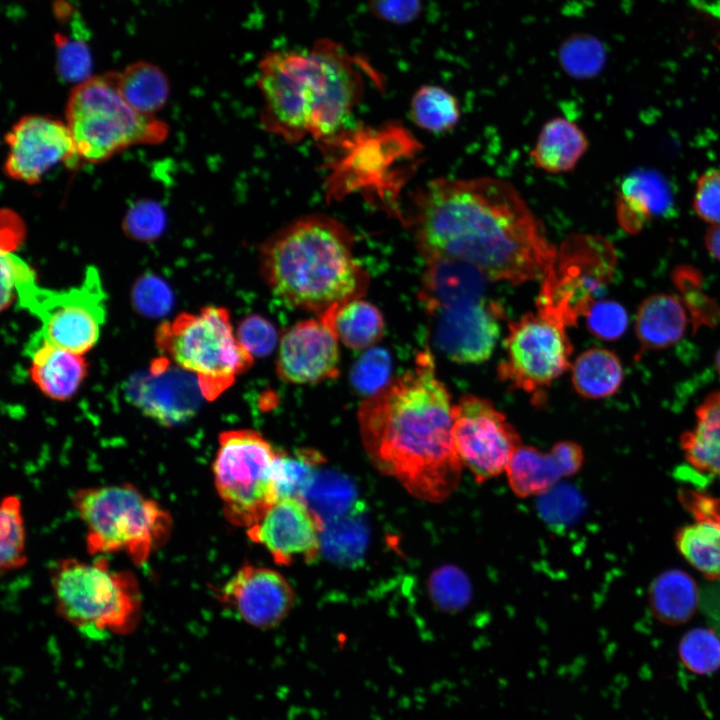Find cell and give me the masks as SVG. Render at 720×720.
I'll return each mask as SVG.
<instances>
[{"label": "cell", "mask_w": 720, "mask_h": 720, "mask_svg": "<svg viewBox=\"0 0 720 720\" xmlns=\"http://www.w3.org/2000/svg\"><path fill=\"white\" fill-rule=\"evenodd\" d=\"M369 70L361 57L329 38L301 51L267 52L256 76L262 126L289 143L336 136L360 103Z\"/></svg>", "instance_id": "obj_3"}, {"label": "cell", "mask_w": 720, "mask_h": 720, "mask_svg": "<svg viewBox=\"0 0 720 720\" xmlns=\"http://www.w3.org/2000/svg\"><path fill=\"white\" fill-rule=\"evenodd\" d=\"M351 484L343 477L333 473L318 472L313 483L303 496V500L324 522L344 515L352 504Z\"/></svg>", "instance_id": "obj_33"}, {"label": "cell", "mask_w": 720, "mask_h": 720, "mask_svg": "<svg viewBox=\"0 0 720 720\" xmlns=\"http://www.w3.org/2000/svg\"><path fill=\"white\" fill-rule=\"evenodd\" d=\"M236 337L252 356L263 357L275 348L278 334L269 320L258 314H251L239 323Z\"/></svg>", "instance_id": "obj_43"}, {"label": "cell", "mask_w": 720, "mask_h": 720, "mask_svg": "<svg viewBox=\"0 0 720 720\" xmlns=\"http://www.w3.org/2000/svg\"><path fill=\"white\" fill-rule=\"evenodd\" d=\"M623 377L620 359L604 348L582 352L572 365L573 386L586 399L611 396L621 386Z\"/></svg>", "instance_id": "obj_29"}, {"label": "cell", "mask_w": 720, "mask_h": 720, "mask_svg": "<svg viewBox=\"0 0 720 720\" xmlns=\"http://www.w3.org/2000/svg\"><path fill=\"white\" fill-rule=\"evenodd\" d=\"M370 12L378 19L392 24H407L420 13L421 0H368Z\"/></svg>", "instance_id": "obj_45"}, {"label": "cell", "mask_w": 720, "mask_h": 720, "mask_svg": "<svg viewBox=\"0 0 720 720\" xmlns=\"http://www.w3.org/2000/svg\"><path fill=\"white\" fill-rule=\"evenodd\" d=\"M338 338L321 318L296 323L280 341L276 370L285 381L313 384L339 373Z\"/></svg>", "instance_id": "obj_19"}, {"label": "cell", "mask_w": 720, "mask_h": 720, "mask_svg": "<svg viewBox=\"0 0 720 720\" xmlns=\"http://www.w3.org/2000/svg\"><path fill=\"white\" fill-rule=\"evenodd\" d=\"M452 436L457 454L478 483L499 476L521 446L506 416L491 401L475 395L461 397L452 407Z\"/></svg>", "instance_id": "obj_13"}, {"label": "cell", "mask_w": 720, "mask_h": 720, "mask_svg": "<svg viewBox=\"0 0 720 720\" xmlns=\"http://www.w3.org/2000/svg\"><path fill=\"white\" fill-rule=\"evenodd\" d=\"M72 503L86 527L90 554L123 552L140 566L172 529L169 512L128 483L79 489Z\"/></svg>", "instance_id": "obj_6"}, {"label": "cell", "mask_w": 720, "mask_h": 720, "mask_svg": "<svg viewBox=\"0 0 720 720\" xmlns=\"http://www.w3.org/2000/svg\"><path fill=\"white\" fill-rule=\"evenodd\" d=\"M560 62L569 75L578 79L589 78L601 70L604 53L597 41L575 37L562 46Z\"/></svg>", "instance_id": "obj_38"}, {"label": "cell", "mask_w": 720, "mask_h": 720, "mask_svg": "<svg viewBox=\"0 0 720 720\" xmlns=\"http://www.w3.org/2000/svg\"><path fill=\"white\" fill-rule=\"evenodd\" d=\"M498 378L514 389L541 392L570 366L572 344L565 327L537 312L510 322Z\"/></svg>", "instance_id": "obj_12"}, {"label": "cell", "mask_w": 720, "mask_h": 720, "mask_svg": "<svg viewBox=\"0 0 720 720\" xmlns=\"http://www.w3.org/2000/svg\"><path fill=\"white\" fill-rule=\"evenodd\" d=\"M588 147L583 131L573 122L557 117L542 127L530 152L535 167L548 173L574 169Z\"/></svg>", "instance_id": "obj_24"}, {"label": "cell", "mask_w": 720, "mask_h": 720, "mask_svg": "<svg viewBox=\"0 0 720 720\" xmlns=\"http://www.w3.org/2000/svg\"><path fill=\"white\" fill-rule=\"evenodd\" d=\"M705 245L709 253L720 262V223L711 225L707 230Z\"/></svg>", "instance_id": "obj_46"}, {"label": "cell", "mask_w": 720, "mask_h": 720, "mask_svg": "<svg viewBox=\"0 0 720 720\" xmlns=\"http://www.w3.org/2000/svg\"><path fill=\"white\" fill-rule=\"evenodd\" d=\"M118 87L134 110L148 116H155L165 106L170 93L165 73L147 61L134 62L119 72Z\"/></svg>", "instance_id": "obj_30"}, {"label": "cell", "mask_w": 720, "mask_h": 720, "mask_svg": "<svg viewBox=\"0 0 720 720\" xmlns=\"http://www.w3.org/2000/svg\"><path fill=\"white\" fill-rule=\"evenodd\" d=\"M166 222V213L158 202L138 200L127 210L122 229L133 240L152 242L162 235Z\"/></svg>", "instance_id": "obj_37"}, {"label": "cell", "mask_w": 720, "mask_h": 720, "mask_svg": "<svg viewBox=\"0 0 720 720\" xmlns=\"http://www.w3.org/2000/svg\"><path fill=\"white\" fill-rule=\"evenodd\" d=\"M8 281L20 304L41 321V335L50 343L82 355L96 344L105 321V293L97 271L69 290L40 288L32 269L19 257L8 264Z\"/></svg>", "instance_id": "obj_9"}, {"label": "cell", "mask_w": 720, "mask_h": 720, "mask_svg": "<svg viewBox=\"0 0 720 720\" xmlns=\"http://www.w3.org/2000/svg\"><path fill=\"white\" fill-rule=\"evenodd\" d=\"M688 463L720 475V391L711 393L696 410V425L680 438Z\"/></svg>", "instance_id": "obj_27"}, {"label": "cell", "mask_w": 720, "mask_h": 720, "mask_svg": "<svg viewBox=\"0 0 720 720\" xmlns=\"http://www.w3.org/2000/svg\"><path fill=\"white\" fill-rule=\"evenodd\" d=\"M156 344L166 357L197 377L204 398L210 401L226 391L254 360L239 343L229 313L221 307L182 313L161 324Z\"/></svg>", "instance_id": "obj_8"}, {"label": "cell", "mask_w": 720, "mask_h": 720, "mask_svg": "<svg viewBox=\"0 0 720 720\" xmlns=\"http://www.w3.org/2000/svg\"><path fill=\"white\" fill-rule=\"evenodd\" d=\"M132 296L137 310L150 317L165 315L173 303V295L168 285L153 274H146L138 279Z\"/></svg>", "instance_id": "obj_42"}, {"label": "cell", "mask_w": 720, "mask_h": 720, "mask_svg": "<svg viewBox=\"0 0 720 720\" xmlns=\"http://www.w3.org/2000/svg\"><path fill=\"white\" fill-rule=\"evenodd\" d=\"M697 584L686 572L669 569L658 575L649 589V605L655 618L667 625H681L696 612Z\"/></svg>", "instance_id": "obj_28"}, {"label": "cell", "mask_w": 720, "mask_h": 720, "mask_svg": "<svg viewBox=\"0 0 720 720\" xmlns=\"http://www.w3.org/2000/svg\"><path fill=\"white\" fill-rule=\"evenodd\" d=\"M613 264V250L606 241L597 236L570 234L556 247L541 279L537 312L564 327L575 326L610 280Z\"/></svg>", "instance_id": "obj_11"}, {"label": "cell", "mask_w": 720, "mask_h": 720, "mask_svg": "<svg viewBox=\"0 0 720 720\" xmlns=\"http://www.w3.org/2000/svg\"><path fill=\"white\" fill-rule=\"evenodd\" d=\"M127 399L146 416L172 426L185 422L204 398L197 377L163 356L126 384Z\"/></svg>", "instance_id": "obj_16"}, {"label": "cell", "mask_w": 720, "mask_h": 720, "mask_svg": "<svg viewBox=\"0 0 720 720\" xmlns=\"http://www.w3.org/2000/svg\"><path fill=\"white\" fill-rule=\"evenodd\" d=\"M586 318L589 331L602 340L618 339L628 327V315L625 308L611 300L595 301L587 312Z\"/></svg>", "instance_id": "obj_41"}, {"label": "cell", "mask_w": 720, "mask_h": 720, "mask_svg": "<svg viewBox=\"0 0 720 720\" xmlns=\"http://www.w3.org/2000/svg\"><path fill=\"white\" fill-rule=\"evenodd\" d=\"M414 123L427 131L442 133L453 129L459 121L457 99L444 88L423 85L416 90L410 103Z\"/></svg>", "instance_id": "obj_31"}, {"label": "cell", "mask_w": 720, "mask_h": 720, "mask_svg": "<svg viewBox=\"0 0 720 720\" xmlns=\"http://www.w3.org/2000/svg\"><path fill=\"white\" fill-rule=\"evenodd\" d=\"M350 231L336 219L312 214L281 227L263 243L260 267L271 290L289 304L319 315L360 298L368 276L353 253Z\"/></svg>", "instance_id": "obj_4"}, {"label": "cell", "mask_w": 720, "mask_h": 720, "mask_svg": "<svg viewBox=\"0 0 720 720\" xmlns=\"http://www.w3.org/2000/svg\"><path fill=\"white\" fill-rule=\"evenodd\" d=\"M218 597L244 622L260 629L277 626L295 602L293 588L280 573L252 564L239 568Z\"/></svg>", "instance_id": "obj_18"}, {"label": "cell", "mask_w": 720, "mask_h": 720, "mask_svg": "<svg viewBox=\"0 0 720 720\" xmlns=\"http://www.w3.org/2000/svg\"><path fill=\"white\" fill-rule=\"evenodd\" d=\"M583 459L582 447L572 441L557 442L545 453L535 447L521 445L512 454L505 472L516 496H539L562 478L577 473Z\"/></svg>", "instance_id": "obj_20"}, {"label": "cell", "mask_w": 720, "mask_h": 720, "mask_svg": "<svg viewBox=\"0 0 720 720\" xmlns=\"http://www.w3.org/2000/svg\"><path fill=\"white\" fill-rule=\"evenodd\" d=\"M411 225L426 261H461L513 285L542 279L556 252L519 192L498 178L429 181L414 197Z\"/></svg>", "instance_id": "obj_1"}, {"label": "cell", "mask_w": 720, "mask_h": 720, "mask_svg": "<svg viewBox=\"0 0 720 720\" xmlns=\"http://www.w3.org/2000/svg\"><path fill=\"white\" fill-rule=\"evenodd\" d=\"M679 499L693 522L678 530L677 548L706 578L720 581V499L690 489L681 490Z\"/></svg>", "instance_id": "obj_21"}, {"label": "cell", "mask_w": 720, "mask_h": 720, "mask_svg": "<svg viewBox=\"0 0 720 720\" xmlns=\"http://www.w3.org/2000/svg\"><path fill=\"white\" fill-rule=\"evenodd\" d=\"M679 656L692 673L708 675L720 668V638L707 628H693L681 639Z\"/></svg>", "instance_id": "obj_35"}, {"label": "cell", "mask_w": 720, "mask_h": 720, "mask_svg": "<svg viewBox=\"0 0 720 720\" xmlns=\"http://www.w3.org/2000/svg\"><path fill=\"white\" fill-rule=\"evenodd\" d=\"M693 208L699 218L713 224L720 223V170L703 173L696 182Z\"/></svg>", "instance_id": "obj_44"}, {"label": "cell", "mask_w": 720, "mask_h": 720, "mask_svg": "<svg viewBox=\"0 0 720 720\" xmlns=\"http://www.w3.org/2000/svg\"><path fill=\"white\" fill-rule=\"evenodd\" d=\"M5 174L26 184L39 183L54 167L80 163L66 122L46 115H26L5 135Z\"/></svg>", "instance_id": "obj_15"}, {"label": "cell", "mask_w": 720, "mask_h": 720, "mask_svg": "<svg viewBox=\"0 0 720 720\" xmlns=\"http://www.w3.org/2000/svg\"><path fill=\"white\" fill-rule=\"evenodd\" d=\"M346 347L371 348L383 336L384 318L372 303L353 298L336 304L319 315Z\"/></svg>", "instance_id": "obj_26"}, {"label": "cell", "mask_w": 720, "mask_h": 720, "mask_svg": "<svg viewBox=\"0 0 720 720\" xmlns=\"http://www.w3.org/2000/svg\"><path fill=\"white\" fill-rule=\"evenodd\" d=\"M391 368V357L387 351L369 348L352 368V383L358 391L370 396L389 383Z\"/></svg>", "instance_id": "obj_39"}, {"label": "cell", "mask_w": 720, "mask_h": 720, "mask_svg": "<svg viewBox=\"0 0 720 720\" xmlns=\"http://www.w3.org/2000/svg\"><path fill=\"white\" fill-rule=\"evenodd\" d=\"M688 317L681 301L669 294L646 298L637 311L635 330L641 351L666 348L684 335Z\"/></svg>", "instance_id": "obj_23"}, {"label": "cell", "mask_w": 720, "mask_h": 720, "mask_svg": "<svg viewBox=\"0 0 720 720\" xmlns=\"http://www.w3.org/2000/svg\"><path fill=\"white\" fill-rule=\"evenodd\" d=\"M618 216L626 226L633 221L639 223L653 216H663L673 206L672 190L666 179L653 170H635L626 176L621 184L618 201Z\"/></svg>", "instance_id": "obj_25"}, {"label": "cell", "mask_w": 720, "mask_h": 720, "mask_svg": "<svg viewBox=\"0 0 720 720\" xmlns=\"http://www.w3.org/2000/svg\"><path fill=\"white\" fill-rule=\"evenodd\" d=\"M434 346L449 360L478 364L492 354L503 309L486 295L464 297L426 311Z\"/></svg>", "instance_id": "obj_14"}, {"label": "cell", "mask_w": 720, "mask_h": 720, "mask_svg": "<svg viewBox=\"0 0 720 720\" xmlns=\"http://www.w3.org/2000/svg\"><path fill=\"white\" fill-rule=\"evenodd\" d=\"M323 457L312 449H300L294 453L278 451L274 479L281 498H303L313 483Z\"/></svg>", "instance_id": "obj_32"}, {"label": "cell", "mask_w": 720, "mask_h": 720, "mask_svg": "<svg viewBox=\"0 0 720 720\" xmlns=\"http://www.w3.org/2000/svg\"><path fill=\"white\" fill-rule=\"evenodd\" d=\"M715 366H716V369H717V371H718V373H719V375H720V348H719V350L717 351V353H716V355H715Z\"/></svg>", "instance_id": "obj_47"}, {"label": "cell", "mask_w": 720, "mask_h": 720, "mask_svg": "<svg viewBox=\"0 0 720 720\" xmlns=\"http://www.w3.org/2000/svg\"><path fill=\"white\" fill-rule=\"evenodd\" d=\"M325 524L301 498H281L264 517L247 529L249 539L262 545L280 565L310 562L322 549Z\"/></svg>", "instance_id": "obj_17"}, {"label": "cell", "mask_w": 720, "mask_h": 720, "mask_svg": "<svg viewBox=\"0 0 720 720\" xmlns=\"http://www.w3.org/2000/svg\"><path fill=\"white\" fill-rule=\"evenodd\" d=\"M1 571L10 572L23 567L27 562L25 554V527L18 497L3 498L0 510Z\"/></svg>", "instance_id": "obj_34"}, {"label": "cell", "mask_w": 720, "mask_h": 720, "mask_svg": "<svg viewBox=\"0 0 720 720\" xmlns=\"http://www.w3.org/2000/svg\"><path fill=\"white\" fill-rule=\"evenodd\" d=\"M56 610L90 637L132 630L141 612L136 577L117 571L105 558L58 561L51 571Z\"/></svg>", "instance_id": "obj_7"}, {"label": "cell", "mask_w": 720, "mask_h": 720, "mask_svg": "<svg viewBox=\"0 0 720 720\" xmlns=\"http://www.w3.org/2000/svg\"><path fill=\"white\" fill-rule=\"evenodd\" d=\"M277 454L255 430L236 429L219 435L214 483L224 516L232 525L252 527L278 500L274 479Z\"/></svg>", "instance_id": "obj_10"}, {"label": "cell", "mask_w": 720, "mask_h": 720, "mask_svg": "<svg viewBox=\"0 0 720 720\" xmlns=\"http://www.w3.org/2000/svg\"><path fill=\"white\" fill-rule=\"evenodd\" d=\"M335 521L326 534L322 533V547L335 558H353L359 555L364 543V528L351 516Z\"/></svg>", "instance_id": "obj_40"}, {"label": "cell", "mask_w": 720, "mask_h": 720, "mask_svg": "<svg viewBox=\"0 0 720 720\" xmlns=\"http://www.w3.org/2000/svg\"><path fill=\"white\" fill-rule=\"evenodd\" d=\"M56 48V72L68 83L79 84L90 78L92 57L88 45L62 33L54 34Z\"/></svg>", "instance_id": "obj_36"}, {"label": "cell", "mask_w": 720, "mask_h": 720, "mask_svg": "<svg viewBox=\"0 0 720 720\" xmlns=\"http://www.w3.org/2000/svg\"><path fill=\"white\" fill-rule=\"evenodd\" d=\"M119 72L92 75L74 85L65 109L66 123L81 161L97 164L140 144H158L168 125L134 110L118 87Z\"/></svg>", "instance_id": "obj_5"}, {"label": "cell", "mask_w": 720, "mask_h": 720, "mask_svg": "<svg viewBox=\"0 0 720 720\" xmlns=\"http://www.w3.org/2000/svg\"><path fill=\"white\" fill-rule=\"evenodd\" d=\"M26 354L33 382L51 399L71 398L86 376L87 364L82 355L50 343L40 332L31 337Z\"/></svg>", "instance_id": "obj_22"}, {"label": "cell", "mask_w": 720, "mask_h": 720, "mask_svg": "<svg viewBox=\"0 0 720 720\" xmlns=\"http://www.w3.org/2000/svg\"><path fill=\"white\" fill-rule=\"evenodd\" d=\"M452 407L431 353H418L411 369L360 405L368 458L412 496L443 502L457 489L463 469L452 436Z\"/></svg>", "instance_id": "obj_2"}]
</instances>
